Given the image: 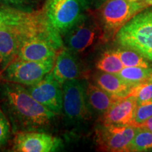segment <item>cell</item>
<instances>
[{
    "label": "cell",
    "instance_id": "1",
    "mask_svg": "<svg viewBox=\"0 0 152 152\" xmlns=\"http://www.w3.org/2000/svg\"><path fill=\"white\" fill-rule=\"evenodd\" d=\"M0 104L14 133L46 130L58 115L36 101L24 85L18 83H0Z\"/></svg>",
    "mask_w": 152,
    "mask_h": 152
},
{
    "label": "cell",
    "instance_id": "2",
    "mask_svg": "<svg viewBox=\"0 0 152 152\" xmlns=\"http://www.w3.org/2000/svg\"><path fill=\"white\" fill-rule=\"evenodd\" d=\"M115 39L122 47L135 51L152 62V7L133 16L118 31Z\"/></svg>",
    "mask_w": 152,
    "mask_h": 152
},
{
    "label": "cell",
    "instance_id": "3",
    "mask_svg": "<svg viewBox=\"0 0 152 152\" xmlns=\"http://www.w3.org/2000/svg\"><path fill=\"white\" fill-rule=\"evenodd\" d=\"M147 7L142 0H106L97 9V20L104 40L115 37L125 24Z\"/></svg>",
    "mask_w": 152,
    "mask_h": 152
},
{
    "label": "cell",
    "instance_id": "4",
    "mask_svg": "<svg viewBox=\"0 0 152 152\" xmlns=\"http://www.w3.org/2000/svg\"><path fill=\"white\" fill-rule=\"evenodd\" d=\"M90 9L88 0H47L42 11L47 23L62 37Z\"/></svg>",
    "mask_w": 152,
    "mask_h": 152
},
{
    "label": "cell",
    "instance_id": "5",
    "mask_svg": "<svg viewBox=\"0 0 152 152\" xmlns=\"http://www.w3.org/2000/svg\"><path fill=\"white\" fill-rule=\"evenodd\" d=\"M64 47L77 56L88 52L98 41L104 40L97 19L90 13L81 18L62 36Z\"/></svg>",
    "mask_w": 152,
    "mask_h": 152
},
{
    "label": "cell",
    "instance_id": "6",
    "mask_svg": "<svg viewBox=\"0 0 152 152\" xmlns=\"http://www.w3.org/2000/svg\"><path fill=\"white\" fill-rule=\"evenodd\" d=\"M55 58L30 61L16 58L0 72L1 81L28 86L40 81L52 71Z\"/></svg>",
    "mask_w": 152,
    "mask_h": 152
},
{
    "label": "cell",
    "instance_id": "7",
    "mask_svg": "<svg viewBox=\"0 0 152 152\" xmlns=\"http://www.w3.org/2000/svg\"><path fill=\"white\" fill-rule=\"evenodd\" d=\"M63 111L66 121L71 125H78L89 121L92 115L87 105L85 83L74 79L62 85Z\"/></svg>",
    "mask_w": 152,
    "mask_h": 152
},
{
    "label": "cell",
    "instance_id": "8",
    "mask_svg": "<svg viewBox=\"0 0 152 152\" xmlns=\"http://www.w3.org/2000/svg\"><path fill=\"white\" fill-rule=\"evenodd\" d=\"M137 128L130 125L102 123L96 129V142L102 151H130L131 142Z\"/></svg>",
    "mask_w": 152,
    "mask_h": 152
},
{
    "label": "cell",
    "instance_id": "9",
    "mask_svg": "<svg viewBox=\"0 0 152 152\" xmlns=\"http://www.w3.org/2000/svg\"><path fill=\"white\" fill-rule=\"evenodd\" d=\"M31 96L51 111L60 115L63 111V89L52 73L32 85L25 86Z\"/></svg>",
    "mask_w": 152,
    "mask_h": 152
},
{
    "label": "cell",
    "instance_id": "10",
    "mask_svg": "<svg viewBox=\"0 0 152 152\" xmlns=\"http://www.w3.org/2000/svg\"><path fill=\"white\" fill-rule=\"evenodd\" d=\"M62 140L44 131H22L16 133L12 151L16 152H52L61 149Z\"/></svg>",
    "mask_w": 152,
    "mask_h": 152
},
{
    "label": "cell",
    "instance_id": "11",
    "mask_svg": "<svg viewBox=\"0 0 152 152\" xmlns=\"http://www.w3.org/2000/svg\"><path fill=\"white\" fill-rule=\"evenodd\" d=\"M44 22L29 27H0V72L17 58L23 31Z\"/></svg>",
    "mask_w": 152,
    "mask_h": 152
},
{
    "label": "cell",
    "instance_id": "12",
    "mask_svg": "<svg viewBox=\"0 0 152 152\" xmlns=\"http://www.w3.org/2000/svg\"><path fill=\"white\" fill-rule=\"evenodd\" d=\"M45 20L42 10L25 11L0 6V27H29L41 23Z\"/></svg>",
    "mask_w": 152,
    "mask_h": 152
},
{
    "label": "cell",
    "instance_id": "13",
    "mask_svg": "<svg viewBox=\"0 0 152 152\" xmlns=\"http://www.w3.org/2000/svg\"><path fill=\"white\" fill-rule=\"evenodd\" d=\"M57 54L52 73L54 78L61 85L68 80L79 79L81 75V66L78 56L64 47Z\"/></svg>",
    "mask_w": 152,
    "mask_h": 152
},
{
    "label": "cell",
    "instance_id": "14",
    "mask_svg": "<svg viewBox=\"0 0 152 152\" xmlns=\"http://www.w3.org/2000/svg\"><path fill=\"white\" fill-rule=\"evenodd\" d=\"M137 106V102L134 96L121 99L104 114L102 123L130 125Z\"/></svg>",
    "mask_w": 152,
    "mask_h": 152
},
{
    "label": "cell",
    "instance_id": "15",
    "mask_svg": "<svg viewBox=\"0 0 152 152\" xmlns=\"http://www.w3.org/2000/svg\"><path fill=\"white\" fill-rule=\"evenodd\" d=\"M85 94L87 105L90 111L104 115L121 99L109 94L97 85L85 83Z\"/></svg>",
    "mask_w": 152,
    "mask_h": 152
},
{
    "label": "cell",
    "instance_id": "16",
    "mask_svg": "<svg viewBox=\"0 0 152 152\" xmlns=\"http://www.w3.org/2000/svg\"><path fill=\"white\" fill-rule=\"evenodd\" d=\"M95 83L106 92L119 99L128 96L133 87L117 74L105 72L99 73L96 76Z\"/></svg>",
    "mask_w": 152,
    "mask_h": 152
},
{
    "label": "cell",
    "instance_id": "17",
    "mask_svg": "<svg viewBox=\"0 0 152 152\" xmlns=\"http://www.w3.org/2000/svg\"><path fill=\"white\" fill-rule=\"evenodd\" d=\"M117 75L132 87L142 83H152L151 67H124Z\"/></svg>",
    "mask_w": 152,
    "mask_h": 152
},
{
    "label": "cell",
    "instance_id": "18",
    "mask_svg": "<svg viewBox=\"0 0 152 152\" xmlns=\"http://www.w3.org/2000/svg\"><path fill=\"white\" fill-rule=\"evenodd\" d=\"M96 67L102 72L117 74L124 68V66L115 50H108L96 61Z\"/></svg>",
    "mask_w": 152,
    "mask_h": 152
},
{
    "label": "cell",
    "instance_id": "19",
    "mask_svg": "<svg viewBox=\"0 0 152 152\" xmlns=\"http://www.w3.org/2000/svg\"><path fill=\"white\" fill-rule=\"evenodd\" d=\"M115 49L124 67H150L149 63L142 55L132 49L125 48Z\"/></svg>",
    "mask_w": 152,
    "mask_h": 152
},
{
    "label": "cell",
    "instance_id": "20",
    "mask_svg": "<svg viewBox=\"0 0 152 152\" xmlns=\"http://www.w3.org/2000/svg\"><path fill=\"white\" fill-rule=\"evenodd\" d=\"M152 149V132L137 128L130 147V151H146Z\"/></svg>",
    "mask_w": 152,
    "mask_h": 152
},
{
    "label": "cell",
    "instance_id": "21",
    "mask_svg": "<svg viewBox=\"0 0 152 152\" xmlns=\"http://www.w3.org/2000/svg\"><path fill=\"white\" fill-rule=\"evenodd\" d=\"M151 117H152V101L137 104L130 125L139 128Z\"/></svg>",
    "mask_w": 152,
    "mask_h": 152
},
{
    "label": "cell",
    "instance_id": "22",
    "mask_svg": "<svg viewBox=\"0 0 152 152\" xmlns=\"http://www.w3.org/2000/svg\"><path fill=\"white\" fill-rule=\"evenodd\" d=\"M129 96L136 98L137 104L152 101V83H146L133 87Z\"/></svg>",
    "mask_w": 152,
    "mask_h": 152
},
{
    "label": "cell",
    "instance_id": "23",
    "mask_svg": "<svg viewBox=\"0 0 152 152\" xmlns=\"http://www.w3.org/2000/svg\"><path fill=\"white\" fill-rule=\"evenodd\" d=\"M37 0H0V6L25 11L37 10Z\"/></svg>",
    "mask_w": 152,
    "mask_h": 152
},
{
    "label": "cell",
    "instance_id": "24",
    "mask_svg": "<svg viewBox=\"0 0 152 152\" xmlns=\"http://www.w3.org/2000/svg\"><path fill=\"white\" fill-rule=\"evenodd\" d=\"M11 125L4 112L0 107V149L4 147L11 134Z\"/></svg>",
    "mask_w": 152,
    "mask_h": 152
},
{
    "label": "cell",
    "instance_id": "25",
    "mask_svg": "<svg viewBox=\"0 0 152 152\" xmlns=\"http://www.w3.org/2000/svg\"><path fill=\"white\" fill-rule=\"evenodd\" d=\"M106 0H88L90 8H94L97 9L101 5H102Z\"/></svg>",
    "mask_w": 152,
    "mask_h": 152
},
{
    "label": "cell",
    "instance_id": "26",
    "mask_svg": "<svg viewBox=\"0 0 152 152\" xmlns=\"http://www.w3.org/2000/svg\"><path fill=\"white\" fill-rule=\"evenodd\" d=\"M139 128L146 129V130H148L152 132V117L148 119L147 121H145V122H144L143 124L140 125Z\"/></svg>",
    "mask_w": 152,
    "mask_h": 152
},
{
    "label": "cell",
    "instance_id": "27",
    "mask_svg": "<svg viewBox=\"0 0 152 152\" xmlns=\"http://www.w3.org/2000/svg\"><path fill=\"white\" fill-rule=\"evenodd\" d=\"M147 7H152V0H142Z\"/></svg>",
    "mask_w": 152,
    "mask_h": 152
}]
</instances>
